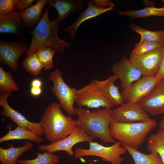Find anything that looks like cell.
<instances>
[{
    "label": "cell",
    "mask_w": 164,
    "mask_h": 164,
    "mask_svg": "<svg viewBox=\"0 0 164 164\" xmlns=\"http://www.w3.org/2000/svg\"><path fill=\"white\" fill-rule=\"evenodd\" d=\"M31 84V87H41L42 83L40 80L35 79L32 80Z\"/></svg>",
    "instance_id": "obj_37"
},
{
    "label": "cell",
    "mask_w": 164,
    "mask_h": 164,
    "mask_svg": "<svg viewBox=\"0 0 164 164\" xmlns=\"http://www.w3.org/2000/svg\"><path fill=\"white\" fill-rule=\"evenodd\" d=\"M63 74L58 69L50 73L48 80L53 83L51 89L59 101L61 107L70 115L74 114V104L75 102L77 89L71 88L63 80Z\"/></svg>",
    "instance_id": "obj_6"
},
{
    "label": "cell",
    "mask_w": 164,
    "mask_h": 164,
    "mask_svg": "<svg viewBox=\"0 0 164 164\" xmlns=\"http://www.w3.org/2000/svg\"><path fill=\"white\" fill-rule=\"evenodd\" d=\"M84 1L81 0H48L49 7L54 8L58 14L60 22L70 15L83 9Z\"/></svg>",
    "instance_id": "obj_18"
},
{
    "label": "cell",
    "mask_w": 164,
    "mask_h": 164,
    "mask_svg": "<svg viewBox=\"0 0 164 164\" xmlns=\"http://www.w3.org/2000/svg\"><path fill=\"white\" fill-rule=\"evenodd\" d=\"M29 49L27 44L22 40L11 42L0 40V62L16 72L19 58L22 54L27 53Z\"/></svg>",
    "instance_id": "obj_12"
},
{
    "label": "cell",
    "mask_w": 164,
    "mask_h": 164,
    "mask_svg": "<svg viewBox=\"0 0 164 164\" xmlns=\"http://www.w3.org/2000/svg\"><path fill=\"white\" fill-rule=\"evenodd\" d=\"M155 77L159 80L164 79V54L159 70Z\"/></svg>",
    "instance_id": "obj_35"
},
{
    "label": "cell",
    "mask_w": 164,
    "mask_h": 164,
    "mask_svg": "<svg viewBox=\"0 0 164 164\" xmlns=\"http://www.w3.org/2000/svg\"><path fill=\"white\" fill-rule=\"evenodd\" d=\"M111 108H97L92 111L80 107L74 108V114L78 117L75 120L87 134L94 138H99L106 143L116 142L112 136L110 126L113 121Z\"/></svg>",
    "instance_id": "obj_1"
},
{
    "label": "cell",
    "mask_w": 164,
    "mask_h": 164,
    "mask_svg": "<svg viewBox=\"0 0 164 164\" xmlns=\"http://www.w3.org/2000/svg\"><path fill=\"white\" fill-rule=\"evenodd\" d=\"M8 149L0 147V162L1 164H15L19 158L24 152L31 149L33 144L29 141L21 147H15L12 144Z\"/></svg>",
    "instance_id": "obj_20"
},
{
    "label": "cell",
    "mask_w": 164,
    "mask_h": 164,
    "mask_svg": "<svg viewBox=\"0 0 164 164\" xmlns=\"http://www.w3.org/2000/svg\"><path fill=\"white\" fill-rule=\"evenodd\" d=\"M48 0H37L35 4L22 12V19L24 26H32L38 23L42 16L43 10Z\"/></svg>",
    "instance_id": "obj_21"
},
{
    "label": "cell",
    "mask_w": 164,
    "mask_h": 164,
    "mask_svg": "<svg viewBox=\"0 0 164 164\" xmlns=\"http://www.w3.org/2000/svg\"><path fill=\"white\" fill-rule=\"evenodd\" d=\"M22 64L24 69L33 75H38L44 68L39 59L36 52L27 55L24 59Z\"/></svg>",
    "instance_id": "obj_29"
},
{
    "label": "cell",
    "mask_w": 164,
    "mask_h": 164,
    "mask_svg": "<svg viewBox=\"0 0 164 164\" xmlns=\"http://www.w3.org/2000/svg\"><path fill=\"white\" fill-rule=\"evenodd\" d=\"M159 80L155 77H143L123 89L121 93L124 102L139 103L155 89Z\"/></svg>",
    "instance_id": "obj_10"
},
{
    "label": "cell",
    "mask_w": 164,
    "mask_h": 164,
    "mask_svg": "<svg viewBox=\"0 0 164 164\" xmlns=\"http://www.w3.org/2000/svg\"><path fill=\"white\" fill-rule=\"evenodd\" d=\"M22 12L14 11L5 15H0V32L15 34L20 39L24 38Z\"/></svg>",
    "instance_id": "obj_17"
},
{
    "label": "cell",
    "mask_w": 164,
    "mask_h": 164,
    "mask_svg": "<svg viewBox=\"0 0 164 164\" xmlns=\"http://www.w3.org/2000/svg\"><path fill=\"white\" fill-rule=\"evenodd\" d=\"M121 145L132 156L135 164H164L157 153L151 152L149 154H145L125 144Z\"/></svg>",
    "instance_id": "obj_23"
},
{
    "label": "cell",
    "mask_w": 164,
    "mask_h": 164,
    "mask_svg": "<svg viewBox=\"0 0 164 164\" xmlns=\"http://www.w3.org/2000/svg\"><path fill=\"white\" fill-rule=\"evenodd\" d=\"M159 126L160 129H164V115L159 123Z\"/></svg>",
    "instance_id": "obj_38"
},
{
    "label": "cell",
    "mask_w": 164,
    "mask_h": 164,
    "mask_svg": "<svg viewBox=\"0 0 164 164\" xmlns=\"http://www.w3.org/2000/svg\"><path fill=\"white\" fill-rule=\"evenodd\" d=\"M119 15H125L132 19L152 16L164 17V6L157 8L154 6H150L138 10L119 11Z\"/></svg>",
    "instance_id": "obj_25"
},
{
    "label": "cell",
    "mask_w": 164,
    "mask_h": 164,
    "mask_svg": "<svg viewBox=\"0 0 164 164\" xmlns=\"http://www.w3.org/2000/svg\"><path fill=\"white\" fill-rule=\"evenodd\" d=\"M94 5L98 7L102 8L110 7L114 4L109 0H94Z\"/></svg>",
    "instance_id": "obj_34"
},
{
    "label": "cell",
    "mask_w": 164,
    "mask_h": 164,
    "mask_svg": "<svg viewBox=\"0 0 164 164\" xmlns=\"http://www.w3.org/2000/svg\"><path fill=\"white\" fill-rule=\"evenodd\" d=\"M129 26L132 30L140 34L141 39L156 42L164 45V30H149L144 29L134 23L129 24Z\"/></svg>",
    "instance_id": "obj_27"
},
{
    "label": "cell",
    "mask_w": 164,
    "mask_h": 164,
    "mask_svg": "<svg viewBox=\"0 0 164 164\" xmlns=\"http://www.w3.org/2000/svg\"><path fill=\"white\" fill-rule=\"evenodd\" d=\"M94 0H89L87 7L84 12H80L76 21L70 26L64 28V31L68 33L70 39L72 41L74 40L77 29L83 22L114 9V5L110 7L102 8L96 6L94 5Z\"/></svg>",
    "instance_id": "obj_16"
},
{
    "label": "cell",
    "mask_w": 164,
    "mask_h": 164,
    "mask_svg": "<svg viewBox=\"0 0 164 164\" xmlns=\"http://www.w3.org/2000/svg\"><path fill=\"white\" fill-rule=\"evenodd\" d=\"M55 51L51 47L47 46L40 48L36 52L38 58L44 66L45 70L53 67V59Z\"/></svg>",
    "instance_id": "obj_31"
},
{
    "label": "cell",
    "mask_w": 164,
    "mask_h": 164,
    "mask_svg": "<svg viewBox=\"0 0 164 164\" xmlns=\"http://www.w3.org/2000/svg\"><path fill=\"white\" fill-rule=\"evenodd\" d=\"M42 90L41 87H31L30 93L32 96H37L40 95L42 93Z\"/></svg>",
    "instance_id": "obj_36"
},
{
    "label": "cell",
    "mask_w": 164,
    "mask_h": 164,
    "mask_svg": "<svg viewBox=\"0 0 164 164\" xmlns=\"http://www.w3.org/2000/svg\"><path fill=\"white\" fill-rule=\"evenodd\" d=\"M8 126L9 130L5 135L0 138V143L13 140L25 139L33 141L39 144L43 141L41 136L28 129L18 126L15 129L12 130Z\"/></svg>",
    "instance_id": "obj_22"
},
{
    "label": "cell",
    "mask_w": 164,
    "mask_h": 164,
    "mask_svg": "<svg viewBox=\"0 0 164 164\" xmlns=\"http://www.w3.org/2000/svg\"><path fill=\"white\" fill-rule=\"evenodd\" d=\"M146 148L151 152L158 153L164 163V129H160L149 136Z\"/></svg>",
    "instance_id": "obj_24"
},
{
    "label": "cell",
    "mask_w": 164,
    "mask_h": 164,
    "mask_svg": "<svg viewBox=\"0 0 164 164\" xmlns=\"http://www.w3.org/2000/svg\"><path fill=\"white\" fill-rule=\"evenodd\" d=\"M112 116L114 121L125 123L146 121L151 119L139 103L125 102L112 110Z\"/></svg>",
    "instance_id": "obj_11"
},
{
    "label": "cell",
    "mask_w": 164,
    "mask_h": 164,
    "mask_svg": "<svg viewBox=\"0 0 164 164\" xmlns=\"http://www.w3.org/2000/svg\"><path fill=\"white\" fill-rule=\"evenodd\" d=\"M162 2L163 3V4H164V0H162Z\"/></svg>",
    "instance_id": "obj_40"
},
{
    "label": "cell",
    "mask_w": 164,
    "mask_h": 164,
    "mask_svg": "<svg viewBox=\"0 0 164 164\" xmlns=\"http://www.w3.org/2000/svg\"><path fill=\"white\" fill-rule=\"evenodd\" d=\"M118 79L115 74L110 76L103 80H95V82L104 94L111 101L115 106H119L125 102L118 87L114 84Z\"/></svg>",
    "instance_id": "obj_19"
},
{
    "label": "cell",
    "mask_w": 164,
    "mask_h": 164,
    "mask_svg": "<svg viewBox=\"0 0 164 164\" xmlns=\"http://www.w3.org/2000/svg\"><path fill=\"white\" fill-rule=\"evenodd\" d=\"M86 164H95L94 163L92 162H88Z\"/></svg>",
    "instance_id": "obj_39"
},
{
    "label": "cell",
    "mask_w": 164,
    "mask_h": 164,
    "mask_svg": "<svg viewBox=\"0 0 164 164\" xmlns=\"http://www.w3.org/2000/svg\"><path fill=\"white\" fill-rule=\"evenodd\" d=\"M19 86L16 83L12 73L6 72L0 67V95H9L18 91Z\"/></svg>",
    "instance_id": "obj_26"
},
{
    "label": "cell",
    "mask_w": 164,
    "mask_h": 164,
    "mask_svg": "<svg viewBox=\"0 0 164 164\" xmlns=\"http://www.w3.org/2000/svg\"><path fill=\"white\" fill-rule=\"evenodd\" d=\"M19 164H56L60 162L59 156L49 152H39L35 159H18Z\"/></svg>",
    "instance_id": "obj_28"
},
{
    "label": "cell",
    "mask_w": 164,
    "mask_h": 164,
    "mask_svg": "<svg viewBox=\"0 0 164 164\" xmlns=\"http://www.w3.org/2000/svg\"><path fill=\"white\" fill-rule=\"evenodd\" d=\"M16 0H0V15L9 14L16 10Z\"/></svg>",
    "instance_id": "obj_32"
},
{
    "label": "cell",
    "mask_w": 164,
    "mask_h": 164,
    "mask_svg": "<svg viewBox=\"0 0 164 164\" xmlns=\"http://www.w3.org/2000/svg\"><path fill=\"white\" fill-rule=\"evenodd\" d=\"M94 139L80 126H76L72 132L64 138L50 144L40 145L37 148L39 150L46 151L53 153L57 151H65L70 156H72L74 154L73 148L75 145L81 142H93Z\"/></svg>",
    "instance_id": "obj_9"
},
{
    "label": "cell",
    "mask_w": 164,
    "mask_h": 164,
    "mask_svg": "<svg viewBox=\"0 0 164 164\" xmlns=\"http://www.w3.org/2000/svg\"><path fill=\"white\" fill-rule=\"evenodd\" d=\"M48 12V9L46 8L35 27L29 32L32 38L27 56L45 46H50L59 53H63L65 47L69 48L70 46V42H66L59 37V22L57 19L53 21L50 20Z\"/></svg>",
    "instance_id": "obj_2"
},
{
    "label": "cell",
    "mask_w": 164,
    "mask_h": 164,
    "mask_svg": "<svg viewBox=\"0 0 164 164\" xmlns=\"http://www.w3.org/2000/svg\"><path fill=\"white\" fill-rule=\"evenodd\" d=\"M157 124L156 121L152 119L146 121L129 123L113 121L110 125V130L114 139L138 149Z\"/></svg>",
    "instance_id": "obj_4"
},
{
    "label": "cell",
    "mask_w": 164,
    "mask_h": 164,
    "mask_svg": "<svg viewBox=\"0 0 164 164\" xmlns=\"http://www.w3.org/2000/svg\"><path fill=\"white\" fill-rule=\"evenodd\" d=\"M121 145V142L118 141L107 147L97 142H89L88 149L76 148L74 156L76 159L85 156H96L112 164H121L124 159L121 155L125 154L127 151Z\"/></svg>",
    "instance_id": "obj_5"
},
{
    "label": "cell",
    "mask_w": 164,
    "mask_h": 164,
    "mask_svg": "<svg viewBox=\"0 0 164 164\" xmlns=\"http://www.w3.org/2000/svg\"><path fill=\"white\" fill-rule=\"evenodd\" d=\"M75 103L79 107L86 106L91 108H112L114 104L100 90L95 80L81 88L77 90Z\"/></svg>",
    "instance_id": "obj_7"
},
{
    "label": "cell",
    "mask_w": 164,
    "mask_h": 164,
    "mask_svg": "<svg viewBox=\"0 0 164 164\" xmlns=\"http://www.w3.org/2000/svg\"><path fill=\"white\" fill-rule=\"evenodd\" d=\"M34 0H16L15 9L17 11L23 12L26 9L32 6Z\"/></svg>",
    "instance_id": "obj_33"
},
{
    "label": "cell",
    "mask_w": 164,
    "mask_h": 164,
    "mask_svg": "<svg viewBox=\"0 0 164 164\" xmlns=\"http://www.w3.org/2000/svg\"><path fill=\"white\" fill-rule=\"evenodd\" d=\"M139 103L146 112L152 116L164 114V79L159 80L153 90Z\"/></svg>",
    "instance_id": "obj_14"
},
{
    "label": "cell",
    "mask_w": 164,
    "mask_h": 164,
    "mask_svg": "<svg viewBox=\"0 0 164 164\" xmlns=\"http://www.w3.org/2000/svg\"><path fill=\"white\" fill-rule=\"evenodd\" d=\"M111 70L120 80V86L123 89L139 80L142 76L140 71L125 56L113 65Z\"/></svg>",
    "instance_id": "obj_15"
},
{
    "label": "cell",
    "mask_w": 164,
    "mask_h": 164,
    "mask_svg": "<svg viewBox=\"0 0 164 164\" xmlns=\"http://www.w3.org/2000/svg\"><path fill=\"white\" fill-rule=\"evenodd\" d=\"M59 103L52 102L46 108L39 122L46 139L52 144L70 135L76 126L75 120L63 114Z\"/></svg>",
    "instance_id": "obj_3"
},
{
    "label": "cell",
    "mask_w": 164,
    "mask_h": 164,
    "mask_svg": "<svg viewBox=\"0 0 164 164\" xmlns=\"http://www.w3.org/2000/svg\"><path fill=\"white\" fill-rule=\"evenodd\" d=\"M164 46V44L157 42L141 39L140 41L135 44L130 55L138 56L142 55L159 49Z\"/></svg>",
    "instance_id": "obj_30"
},
{
    "label": "cell",
    "mask_w": 164,
    "mask_h": 164,
    "mask_svg": "<svg viewBox=\"0 0 164 164\" xmlns=\"http://www.w3.org/2000/svg\"><path fill=\"white\" fill-rule=\"evenodd\" d=\"M164 54L162 48L142 55H130L129 60L143 77H155L157 73Z\"/></svg>",
    "instance_id": "obj_8"
},
{
    "label": "cell",
    "mask_w": 164,
    "mask_h": 164,
    "mask_svg": "<svg viewBox=\"0 0 164 164\" xmlns=\"http://www.w3.org/2000/svg\"><path fill=\"white\" fill-rule=\"evenodd\" d=\"M9 95H0V105L3 109L0 112L3 116L8 117L18 126L28 129L37 135H44L39 122H34L28 120L21 113L15 110L9 105L7 101Z\"/></svg>",
    "instance_id": "obj_13"
}]
</instances>
